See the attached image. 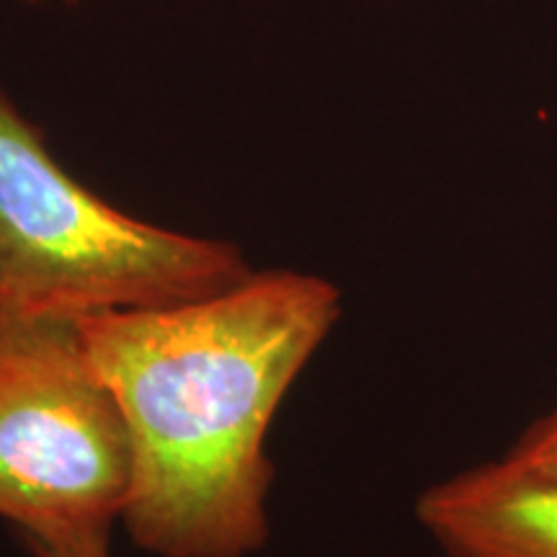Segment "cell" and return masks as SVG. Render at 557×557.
Instances as JSON below:
<instances>
[{"mask_svg":"<svg viewBox=\"0 0 557 557\" xmlns=\"http://www.w3.org/2000/svg\"><path fill=\"white\" fill-rule=\"evenodd\" d=\"M13 3L29 5V9H47V5H58V9H78L83 0H13Z\"/></svg>","mask_w":557,"mask_h":557,"instance_id":"52a82bcc","label":"cell"},{"mask_svg":"<svg viewBox=\"0 0 557 557\" xmlns=\"http://www.w3.org/2000/svg\"><path fill=\"white\" fill-rule=\"evenodd\" d=\"M109 529L103 524L52 529V532L18 534L32 557H111Z\"/></svg>","mask_w":557,"mask_h":557,"instance_id":"8992f818","label":"cell"},{"mask_svg":"<svg viewBox=\"0 0 557 557\" xmlns=\"http://www.w3.org/2000/svg\"><path fill=\"white\" fill-rule=\"evenodd\" d=\"M250 271L233 243L150 225L101 199L0 88V318L169 308Z\"/></svg>","mask_w":557,"mask_h":557,"instance_id":"7a4b0ae2","label":"cell"},{"mask_svg":"<svg viewBox=\"0 0 557 557\" xmlns=\"http://www.w3.org/2000/svg\"><path fill=\"white\" fill-rule=\"evenodd\" d=\"M498 459L529 475L557 478V406L547 416L529 423L524 434Z\"/></svg>","mask_w":557,"mask_h":557,"instance_id":"5b68a950","label":"cell"},{"mask_svg":"<svg viewBox=\"0 0 557 557\" xmlns=\"http://www.w3.org/2000/svg\"><path fill=\"white\" fill-rule=\"evenodd\" d=\"M416 519L447 557H557V478L483 462L429 485Z\"/></svg>","mask_w":557,"mask_h":557,"instance_id":"277c9868","label":"cell"},{"mask_svg":"<svg viewBox=\"0 0 557 557\" xmlns=\"http://www.w3.org/2000/svg\"><path fill=\"white\" fill-rule=\"evenodd\" d=\"M341 318V289L250 271L191 302L81 318L132 444L122 521L156 557H248L267 545V436Z\"/></svg>","mask_w":557,"mask_h":557,"instance_id":"6da1fadb","label":"cell"},{"mask_svg":"<svg viewBox=\"0 0 557 557\" xmlns=\"http://www.w3.org/2000/svg\"><path fill=\"white\" fill-rule=\"evenodd\" d=\"M81 318H0V519L18 534L122 519L132 444Z\"/></svg>","mask_w":557,"mask_h":557,"instance_id":"3957f363","label":"cell"}]
</instances>
